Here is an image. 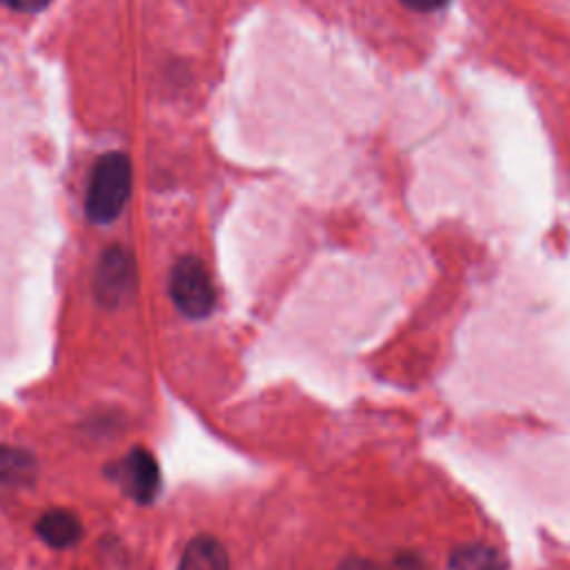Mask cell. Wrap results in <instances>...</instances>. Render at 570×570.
I'll list each match as a JSON object with an SVG mask.
<instances>
[{"mask_svg":"<svg viewBox=\"0 0 570 570\" xmlns=\"http://www.w3.org/2000/svg\"><path fill=\"white\" fill-rule=\"evenodd\" d=\"M169 294L174 305L187 318H205L216 305V289L205 263L196 256H183L169 274Z\"/></svg>","mask_w":570,"mask_h":570,"instance_id":"obj_2","label":"cell"},{"mask_svg":"<svg viewBox=\"0 0 570 570\" xmlns=\"http://www.w3.org/2000/svg\"><path fill=\"white\" fill-rule=\"evenodd\" d=\"M178 570H229V557L218 539L198 534L185 546Z\"/></svg>","mask_w":570,"mask_h":570,"instance_id":"obj_6","label":"cell"},{"mask_svg":"<svg viewBox=\"0 0 570 570\" xmlns=\"http://www.w3.org/2000/svg\"><path fill=\"white\" fill-rule=\"evenodd\" d=\"M134 169L131 160L122 151L102 154L89 176L85 214L91 223L105 225L120 216L129 196H131Z\"/></svg>","mask_w":570,"mask_h":570,"instance_id":"obj_1","label":"cell"},{"mask_svg":"<svg viewBox=\"0 0 570 570\" xmlns=\"http://www.w3.org/2000/svg\"><path fill=\"white\" fill-rule=\"evenodd\" d=\"M36 476V459L11 445H0V490L29 485Z\"/></svg>","mask_w":570,"mask_h":570,"instance_id":"obj_7","label":"cell"},{"mask_svg":"<svg viewBox=\"0 0 570 570\" xmlns=\"http://www.w3.org/2000/svg\"><path fill=\"white\" fill-rule=\"evenodd\" d=\"M401 4H405L407 9L412 11H421V13H428V11H436L441 9L443 4H448V0H399Z\"/></svg>","mask_w":570,"mask_h":570,"instance_id":"obj_10","label":"cell"},{"mask_svg":"<svg viewBox=\"0 0 570 570\" xmlns=\"http://www.w3.org/2000/svg\"><path fill=\"white\" fill-rule=\"evenodd\" d=\"M338 570H381L379 566H374L367 559H347L338 566Z\"/></svg>","mask_w":570,"mask_h":570,"instance_id":"obj_11","label":"cell"},{"mask_svg":"<svg viewBox=\"0 0 570 570\" xmlns=\"http://www.w3.org/2000/svg\"><path fill=\"white\" fill-rule=\"evenodd\" d=\"M109 474L120 483V488L134 497L138 503H149L160 490V470L156 459L145 448H134L125 459L109 468Z\"/></svg>","mask_w":570,"mask_h":570,"instance_id":"obj_3","label":"cell"},{"mask_svg":"<svg viewBox=\"0 0 570 570\" xmlns=\"http://www.w3.org/2000/svg\"><path fill=\"white\" fill-rule=\"evenodd\" d=\"M134 258L127 249L118 245L105 249L96 272V287L100 298L107 303L120 301L129 292V285H134Z\"/></svg>","mask_w":570,"mask_h":570,"instance_id":"obj_4","label":"cell"},{"mask_svg":"<svg viewBox=\"0 0 570 570\" xmlns=\"http://www.w3.org/2000/svg\"><path fill=\"white\" fill-rule=\"evenodd\" d=\"M452 570H505V561L488 543H463L450 554Z\"/></svg>","mask_w":570,"mask_h":570,"instance_id":"obj_8","label":"cell"},{"mask_svg":"<svg viewBox=\"0 0 570 570\" xmlns=\"http://www.w3.org/2000/svg\"><path fill=\"white\" fill-rule=\"evenodd\" d=\"M36 532L47 546L62 550V548H71L80 541L82 523L76 517V512L65 510V508H53V510H47L38 519Z\"/></svg>","mask_w":570,"mask_h":570,"instance_id":"obj_5","label":"cell"},{"mask_svg":"<svg viewBox=\"0 0 570 570\" xmlns=\"http://www.w3.org/2000/svg\"><path fill=\"white\" fill-rule=\"evenodd\" d=\"M0 4L13 9V11H22V13H36L42 11L51 4V0H0Z\"/></svg>","mask_w":570,"mask_h":570,"instance_id":"obj_9","label":"cell"}]
</instances>
